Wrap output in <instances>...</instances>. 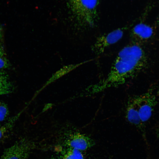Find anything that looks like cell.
I'll return each instance as SVG.
<instances>
[{
  "label": "cell",
  "mask_w": 159,
  "mask_h": 159,
  "mask_svg": "<svg viewBox=\"0 0 159 159\" xmlns=\"http://www.w3.org/2000/svg\"><path fill=\"white\" fill-rule=\"evenodd\" d=\"M147 63L144 51L139 44L132 43L119 52L106 77L87 88L89 95H95L123 85L134 78Z\"/></svg>",
  "instance_id": "obj_1"
},
{
  "label": "cell",
  "mask_w": 159,
  "mask_h": 159,
  "mask_svg": "<svg viewBox=\"0 0 159 159\" xmlns=\"http://www.w3.org/2000/svg\"><path fill=\"white\" fill-rule=\"evenodd\" d=\"M9 111L7 105L0 102V122L5 120L8 116Z\"/></svg>",
  "instance_id": "obj_12"
},
{
  "label": "cell",
  "mask_w": 159,
  "mask_h": 159,
  "mask_svg": "<svg viewBox=\"0 0 159 159\" xmlns=\"http://www.w3.org/2000/svg\"><path fill=\"white\" fill-rule=\"evenodd\" d=\"M23 110L19 112L10 118L8 122L1 126H0V140L9 131L11 130L14 126L16 121L18 119L21 114Z\"/></svg>",
  "instance_id": "obj_11"
},
{
  "label": "cell",
  "mask_w": 159,
  "mask_h": 159,
  "mask_svg": "<svg viewBox=\"0 0 159 159\" xmlns=\"http://www.w3.org/2000/svg\"><path fill=\"white\" fill-rule=\"evenodd\" d=\"M64 144L67 147L82 151L93 146L95 142L89 136L77 132L70 135L65 140Z\"/></svg>",
  "instance_id": "obj_6"
},
{
  "label": "cell",
  "mask_w": 159,
  "mask_h": 159,
  "mask_svg": "<svg viewBox=\"0 0 159 159\" xmlns=\"http://www.w3.org/2000/svg\"><path fill=\"white\" fill-rule=\"evenodd\" d=\"M3 37V31L2 27L0 24V41L2 39Z\"/></svg>",
  "instance_id": "obj_14"
},
{
  "label": "cell",
  "mask_w": 159,
  "mask_h": 159,
  "mask_svg": "<svg viewBox=\"0 0 159 159\" xmlns=\"http://www.w3.org/2000/svg\"><path fill=\"white\" fill-rule=\"evenodd\" d=\"M14 86L7 75L0 72V95L8 94L14 91Z\"/></svg>",
  "instance_id": "obj_9"
},
{
  "label": "cell",
  "mask_w": 159,
  "mask_h": 159,
  "mask_svg": "<svg viewBox=\"0 0 159 159\" xmlns=\"http://www.w3.org/2000/svg\"><path fill=\"white\" fill-rule=\"evenodd\" d=\"M35 147L34 143L30 140L21 139L6 149L0 159H28Z\"/></svg>",
  "instance_id": "obj_3"
},
{
  "label": "cell",
  "mask_w": 159,
  "mask_h": 159,
  "mask_svg": "<svg viewBox=\"0 0 159 159\" xmlns=\"http://www.w3.org/2000/svg\"><path fill=\"white\" fill-rule=\"evenodd\" d=\"M9 66V61L5 55L0 57V69L7 68Z\"/></svg>",
  "instance_id": "obj_13"
},
{
  "label": "cell",
  "mask_w": 159,
  "mask_h": 159,
  "mask_svg": "<svg viewBox=\"0 0 159 159\" xmlns=\"http://www.w3.org/2000/svg\"><path fill=\"white\" fill-rule=\"evenodd\" d=\"M132 98L138 108L142 122L147 121L151 116L154 105V98L148 93Z\"/></svg>",
  "instance_id": "obj_5"
},
{
  "label": "cell",
  "mask_w": 159,
  "mask_h": 159,
  "mask_svg": "<svg viewBox=\"0 0 159 159\" xmlns=\"http://www.w3.org/2000/svg\"><path fill=\"white\" fill-rule=\"evenodd\" d=\"M72 11L82 22L93 27L97 17L98 0H68Z\"/></svg>",
  "instance_id": "obj_2"
},
{
  "label": "cell",
  "mask_w": 159,
  "mask_h": 159,
  "mask_svg": "<svg viewBox=\"0 0 159 159\" xmlns=\"http://www.w3.org/2000/svg\"><path fill=\"white\" fill-rule=\"evenodd\" d=\"M5 55V53L4 49L1 45H0V57Z\"/></svg>",
  "instance_id": "obj_15"
},
{
  "label": "cell",
  "mask_w": 159,
  "mask_h": 159,
  "mask_svg": "<svg viewBox=\"0 0 159 159\" xmlns=\"http://www.w3.org/2000/svg\"><path fill=\"white\" fill-rule=\"evenodd\" d=\"M125 117L130 124L138 127L142 126V122L138 113V108L132 97L128 100L126 107Z\"/></svg>",
  "instance_id": "obj_8"
},
{
  "label": "cell",
  "mask_w": 159,
  "mask_h": 159,
  "mask_svg": "<svg viewBox=\"0 0 159 159\" xmlns=\"http://www.w3.org/2000/svg\"><path fill=\"white\" fill-rule=\"evenodd\" d=\"M154 33L153 28L145 23H140L132 29L130 36L133 43L139 44L150 39Z\"/></svg>",
  "instance_id": "obj_7"
},
{
  "label": "cell",
  "mask_w": 159,
  "mask_h": 159,
  "mask_svg": "<svg viewBox=\"0 0 159 159\" xmlns=\"http://www.w3.org/2000/svg\"><path fill=\"white\" fill-rule=\"evenodd\" d=\"M127 28V27L119 28L99 36L92 46L93 51L97 54L102 53L107 47L121 39Z\"/></svg>",
  "instance_id": "obj_4"
},
{
  "label": "cell",
  "mask_w": 159,
  "mask_h": 159,
  "mask_svg": "<svg viewBox=\"0 0 159 159\" xmlns=\"http://www.w3.org/2000/svg\"><path fill=\"white\" fill-rule=\"evenodd\" d=\"M57 159H84L81 151L67 147L58 156Z\"/></svg>",
  "instance_id": "obj_10"
}]
</instances>
